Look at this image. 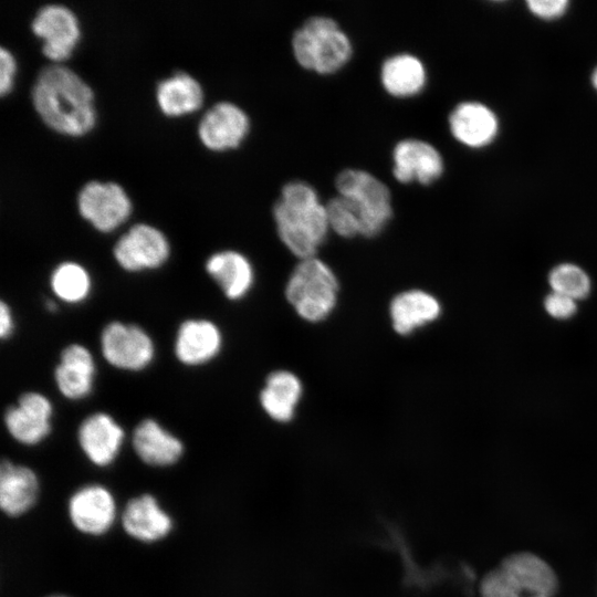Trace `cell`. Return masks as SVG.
<instances>
[{
	"instance_id": "obj_19",
	"label": "cell",
	"mask_w": 597,
	"mask_h": 597,
	"mask_svg": "<svg viewBox=\"0 0 597 597\" xmlns=\"http://www.w3.org/2000/svg\"><path fill=\"white\" fill-rule=\"evenodd\" d=\"M133 447L144 462L156 467L177 462L184 452L181 441L154 419H144L136 426Z\"/></svg>"
},
{
	"instance_id": "obj_1",
	"label": "cell",
	"mask_w": 597,
	"mask_h": 597,
	"mask_svg": "<svg viewBox=\"0 0 597 597\" xmlns=\"http://www.w3.org/2000/svg\"><path fill=\"white\" fill-rule=\"evenodd\" d=\"M31 100L43 122L60 133L82 135L95 124L92 88L67 66H43L31 87Z\"/></svg>"
},
{
	"instance_id": "obj_33",
	"label": "cell",
	"mask_w": 597,
	"mask_h": 597,
	"mask_svg": "<svg viewBox=\"0 0 597 597\" xmlns=\"http://www.w3.org/2000/svg\"><path fill=\"white\" fill-rule=\"evenodd\" d=\"M14 328L13 316L9 305L1 301L0 305V336L1 338H8L11 336Z\"/></svg>"
},
{
	"instance_id": "obj_23",
	"label": "cell",
	"mask_w": 597,
	"mask_h": 597,
	"mask_svg": "<svg viewBox=\"0 0 597 597\" xmlns=\"http://www.w3.org/2000/svg\"><path fill=\"white\" fill-rule=\"evenodd\" d=\"M123 525L133 537L153 542L166 536L171 528L170 517L151 495L130 500L123 513Z\"/></svg>"
},
{
	"instance_id": "obj_13",
	"label": "cell",
	"mask_w": 597,
	"mask_h": 597,
	"mask_svg": "<svg viewBox=\"0 0 597 597\" xmlns=\"http://www.w3.org/2000/svg\"><path fill=\"white\" fill-rule=\"evenodd\" d=\"M53 406L48 397L28 391L19 397L18 404L7 408L4 425L9 433L23 444H36L51 431Z\"/></svg>"
},
{
	"instance_id": "obj_26",
	"label": "cell",
	"mask_w": 597,
	"mask_h": 597,
	"mask_svg": "<svg viewBox=\"0 0 597 597\" xmlns=\"http://www.w3.org/2000/svg\"><path fill=\"white\" fill-rule=\"evenodd\" d=\"M301 395L300 379L290 371L280 370L268 377L260 394V402L272 419L285 422L292 419Z\"/></svg>"
},
{
	"instance_id": "obj_36",
	"label": "cell",
	"mask_w": 597,
	"mask_h": 597,
	"mask_svg": "<svg viewBox=\"0 0 597 597\" xmlns=\"http://www.w3.org/2000/svg\"><path fill=\"white\" fill-rule=\"evenodd\" d=\"M52 597H64V596H52Z\"/></svg>"
},
{
	"instance_id": "obj_28",
	"label": "cell",
	"mask_w": 597,
	"mask_h": 597,
	"mask_svg": "<svg viewBox=\"0 0 597 597\" xmlns=\"http://www.w3.org/2000/svg\"><path fill=\"white\" fill-rule=\"evenodd\" d=\"M549 284L553 292L566 295L575 301L586 297L590 291L588 275L579 266L568 263L557 265L552 270Z\"/></svg>"
},
{
	"instance_id": "obj_11",
	"label": "cell",
	"mask_w": 597,
	"mask_h": 597,
	"mask_svg": "<svg viewBox=\"0 0 597 597\" xmlns=\"http://www.w3.org/2000/svg\"><path fill=\"white\" fill-rule=\"evenodd\" d=\"M247 113L237 104L221 101L211 105L198 123L201 143L213 150L234 148L249 132Z\"/></svg>"
},
{
	"instance_id": "obj_25",
	"label": "cell",
	"mask_w": 597,
	"mask_h": 597,
	"mask_svg": "<svg viewBox=\"0 0 597 597\" xmlns=\"http://www.w3.org/2000/svg\"><path fill=\"white\" fill-rule=\"evenodd\" d=\"M156 100L166 115H181L197 109L203 100L199 82L184 71H175L170 76L158 81Z\"/></svg>"
},
{
	"instance_id": "obj_27",
	"label": "cell",
	"mask_w": 597,
	"mask_h": 597,
	"mask_svg": "<svg viewBox=\"0 0 597 597\" xmlns=\"http://www.w3.org/2000/svg\"><path fill=\"white\" fill-rule=\"evenodd\" d=\"M50 286L59 300L69 304H77L88 297L92 280L83 265L65 261L52 271Z\"/></svg>"
},
{
	"instance_id": "obj_4",
	"label": "cell",
	"mask_w": 597,
	"mask_h": 597,
	"mask_svg": "<svg viewBox=\"0 0 597 597\" xmlns=\"http://www.w3.org/2000/svg\"><path fill=\"white\" fill-rule=\"evenodd\" d=\"M557 578L541 557L520 552L505 557L481 582L482 597H553Z\"/></svg>"
},
{
	"instance_id": "obj_35",
	"label": "cell",
	"mask_w": 597,
	"mask_h": 597,
	"mask_svg": "<svg viewBox=\"0 0 597 597\" xmlns=\"http://www.w3.org/2000/svg\"><path fill=\"white\" fill-rule=\"evenodd\" d=\"M591 82H593L594 87L597 91V67L595 69L594 73H593Z\"/></svg>"
},
{
	"instance_id": "obj_14",
	"label": "cell",
	"mask_w": 597,
	"mask_h": 597,
	"mask_svg": "<svg viewBox=\"0 0 597 597\" xmlns=\"http://www.w3.org/2000/svg\"><path fill=\"white\" fill-rule=\"evenodd\" d=\"M80 446L96 465H107L116 458L124 439L122 427L105 412L86 417L77 431Z\"/></svg>"
},
{
	"instance_id": "obj_21",
	"label": "cell",
	"mask_w": 597,
	"mask_h": 597,
	"mask_svg": "<svg viewBox=\"0 0 597 597\" xmlns=\"http://www.w3.org/2000/svg\"><path fill=\"white\" fill-rule=\"evenodd\" d=\"M380 82L391 96H413L426 85V66L418 56L411 53L390 55L381 64Z\"/></svg>"
},
{
	"instance_id": "obj_15",
	"label": "cell",
	"mask_w": 597,
	"mask_h": 597,
	"mask_svg": "<svg viewBox=\"0 0 597 597\" xmlns=\"http://www.w3.org/2000/svg\"><path fill=\"white\" fill-rule=\"evenodd\" d=\"M222 335L218 326L203 318L185 321L175 339V354L187 366L203 365L221 349Z\"/></svg>"
},
{
	"instance_id": "obj_12",
	"label": "cell",
	"mask_w": 597,
	"mask_h": 597,
	"mask_svg": "<svg viewBox=\"0 0 597 597\" xmlns=\"http://www.w3.org/2000/svg\"><path fill=\"white\" fill-rule=\"evenodd\" d=\"M443 167L441 154L426 140L405 138L392 149V175L401 184L429 185L442 175Z\"/></svg>"
},
{
	"instance_id": "obj_31",
	"label": "cell",
	"mask_w": 597,
	"mask_h": 597,
	"mask_svg": "<svg viewBox=\"0 0 597 597\" xmlns=\"http://www.w3.org/2000/svg\"><path fill=\"white\" fill-rule=\"evenodd\" d=\"M568 6L566 0H530V11L542 19H555L564 14Z\"/></svg>"
},
{
	"instance_id": "obj_20",
	"label": "cell",
	"mask_w": 597,
	"mask_h": 597,
	"mask_svg": "<svg viewBox=\"0 0 597 597\" xmlns=\"http://www.w3.org/2000/svg\"><path fill=\"white\" fill-rule=\"evenodd\" d=\"M207 273L217 282L229 300L242 298L253 284V269L240 252L223 250L206 261Z\"/></svg>"
},
{
	"instance_id": "obj_22",
	"label": "cell",
	"mask_w": 597,
	"mask_h": 597,
	"mask_svg": "<svg viewBox=\"0 0 597 597\" xmlns=\"http://www.w3.org/2000/svg\"><path fill=\"white\" fill-rule=\"evenodd\" d=\"M38 495V479L34 472L23 465L2 461L0 468V505L9 515H20L28 511Z\"/></svg>"
},
{
	"instance_id": "obj_32",
	"label": "cell",
	"mask_w": 597,
	"mask_h": 597,
	"mask_svg": "<svg viewBox=\"0 0 597 597\" xmlns=\"http://www.w3.org/2000/svg\"><path fill=\"white\" fill-rule=\"evenodd\" d=\"M15 71V61L13 55L3 45L0 48V93L4 95L12 85Z\"/></svg>"
},
{
	"instance_id": "obj_5",
	"label": "cell",
	"mask_w": 597,
	"mask_h": 597,
	"mask_svg": "<svg viewBox=\"0 0 597 597\" xmlns=\"http://www.w3.org/2000/svg\"><path fill=\"white\" fill-rule=\"evenodd\" d=\"M338 283L329 266L313 256L292 272L285 295L296 313L310 322L324 320L336 304Z\"/></svg>"
},
{
	"instance_id": "obj_18",
	"label": "cell",
	"mask_w": 597,
	"mask_h": 597,
	"mask_svg": "<svg viewBox=\"0 0 597 597\" xmlns=\"http://www.w3.org/2000/svg\"><path fill=\"white\" fill-rule=\"evenodd\" d=\"M454 138L461 144L479 148L490 144L498 134V118L485 105L463 102L454 107L449 117Z\"/></svg>"
},
{
	"instance_id": "obj_29",
	"label": "cell",
	"mask_w": 597,
	"mask_h": 597,
	"mask_svg": "<svg viewBox=\"0 0 597 597\" xmlns=\"http://www.w3.org/2000/svg\"><path fill=\"white\" fill-rule=\"evenodd\" d=\"M325 206L331 230L344 238L360 234L358 212L349 199L337 195L329 199Z\"/></svg>"
},
{
	"instance_id": "obj_17",
	"label": "cell",
	"mask_w": 597,
	"mask_h": 597,
	"mask_svg": "<svg viewBox=\"0 0 597 597\" xmlns=\"http://www.w3.org/2000/svg\"><path fill=\"white\" fill-rule=\"evenodd\" d=\"M95 363L92 353L81 344L66 346L54 370L59 391L66 398L82 399L92 391Z\"/></svg>"
},
{
	"instance_id": "obj_9",
	"label": "cell",
	"mask_w": 597,
	"mask_h": 597,
	"mask_svg": "<svg viewBox=\"0 0 597 597\" xmlns=\"http://www.w3.org/2000/svg\"><path fill=\"white\" fill-rule=\"evenodd\" d=\"M169 250L168 240L159 229L136 223L118 238L113 253L121 268L138 272L161 266L169 256Z\"/></svg>"
},
{
	"instance_id": "obj_8",
	"label": "cell",
	"mask_w": 597,
	"mask_h": 597,
	"mask_svg": "<svg viewBox=\"0 0 597 597\" xmlns=\"http://www.w3.org/2000/svg\"><path fill=\"white\" fill-rule=\"evenodd\" d=\"M81 216L102 232H108L123 223L132 211L130 200L116 182L87 181L77 193Z\"/></svg>"
},
{
	"instance_id": "obj_16",
	"label": "cell",
	"mask_w": 597,
	"mask_h": 597,
	"mask_svg": "<svg viewBox=\"0 0 597 597\" xmlns=\"http://www.w3.org/2000/svg\"><path fill=\"white\" fill-rule=\"evenodd\" d=\"M70 517L75 527L84 533L98 535L113 523L115 503L111 493L101 485H87L70 500Z\"/></svg>"
},
{
	"instance_id": "obj_2",
	"label": "cell",
	"mask_w": 597,
	"mask_h": 597,
	"mask_svg": "<svg viewBox=\"0 0 597 597\" xmlns=\"http://www.w3.org/2000/svg\"><path fill=\"white\" fill-rule=\"evenodd\" d=\"M273 217L281 241L301 260L315 256L331 230L326 206L314 187L301 180L282 187Z\"/></svg>"
},
{
	"instance_id": "obj_10",
	"label": "cell",
	"mask_w": 597,
	"mask_h": 597,
	"mask_svg": "<svg viewBox=\"0 0 597 597\" xmlns=\"http://www.w3.org/2000/svg\"><path fill=\"white\" fill-rule=\"evenodd\" d=\"M31 29L42 39V53L54 61L67 59L80 38L76 15L59 3L41 7L31 21Z\"/></svg>"
},
{
	"instance_id": "obj_7",
	"label": "cell",
	"mask_w": 597,
	"mask_h": 597,
	"mask_svg": "<svg viewBox=\"0 0 597 597\" xmlns=\"http://www.w3.org/2000/svg\"><path fill=\"white\" fill-rule=\"evenodd\" d=\"M101 350L108 364L129 371L146 368L155 356L151 337L142 327L122 322H112L103 328Z\"/></svg>"
},
{
	"instance_id": "obj_24",
	"label": "cell",
	"mask_w": 597,
	"mask_h": 597,
	"mask_svg": "<svg viewBox=\"0 0 597 597\" xmlns=\"http://www.w3.org/2000/svg\"><path fill=\"white\" fill-rule=\"evenodd\" d=\"M439 314L440 304L437 298L420 290L402 292L390 303L392 326L401 335H408L434 321Z\"/></svg>"
},
{
	"instance_id": "obj_30",
	"label": "cell",
	"mask_w": 597,
	"mask_h": 597,
	"mask_svg": "<svg viewBox=\"0 0 597 597\" xmlns=\"http://www.w3.org/2000/svg\"><path fill=\"white\" fill-rule=\"evenodd\" d=\"M544 306L546 312L555 318H567L576 312L575 300L556 292L545 298Z\"/></svg>"
},
{
	"instance_id": "obj_3",
	"label": "cell",
	"mask_w": 597,
	"mask_h": 597,
	"mask_svg": "<svg viewBox=\"0 0 597 597\" xmlns=\"http://www.w3.org/2000/svg\"><path fill=\"white\" fill-rule=\"evenodd\" d=\"M292 51L296 62L305 70L331 74L349 61L353 44L333 18L315 15L294 32Z\"/></svg>"
},
{
	"instance_id": "obj_6",
	"label": "cell",
	"mask_w": 597,
	"mask_h": 597,
	"mask_svg": "<svg viewBox=\"0 0 597 597\" xmlns=\"http://www.w3.org/2000/svg\"><path fill=\"white\" fill-rule=\"evenodd\" d=\"M339 196L349 199L356 207L360 235H377L392 216L391 195L385 182L369 171L356 168L342 170L335 179Z\"/></svg>"
},
{
	"instance_id": "obj_34",
	"label": "cell",
	"mask_w": 597,
	"mask_h": 597,
	"mask_svg": "<svg viewBox=\"0 0 597 597\" xmlns=\"http://www.w3.org/2000/svg\"><path fill=\"white\" fill-rule=\"evenodd\" d=\"M46 308L49 311H55L56 310V304L53 301L50 300L49 302H46Z\"/></svg>"
}]
</instances>
